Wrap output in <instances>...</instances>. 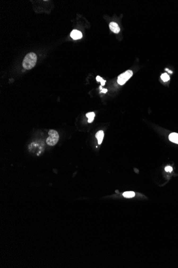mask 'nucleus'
Returning <instances> with one entry per match:
<instances>
[{
	"label": "nucleus",
	"mask_w": 178,
	"mask_h": 268,
	"mask_svg": "<svg viewBox=\"0 0 178 268\" xmlns=\"http://www.w3.org/2000/svg\"><path fill=\"white\" fill-rule=\"evenodd\" d=\"M37 62V56L34 53L27 54L22 62L23 68L26 70H30L34 67Z\"/></svg>",
	"instance_id": "1"
},
{
	"label": "nucleus",
	"mask_w": 178,
	"mask_h": 268,
	"mask_svg": "<svg viewBox=\"0 0 178 268\" xmlns=\"http://www.w3.org/2000/svg\"><path fill=\"white\" fill-rule=\"evenodd\" d=\"M49 137L47 139V143L50 146H53L58 143L59 135L57 131L54 129H50L48 133Z\"/></svg>",
	"instance_id": "2"
},
{
	"label": "nucleus",
	"mask_w": 178,
	"mask_h": 268,
	"mask_svg": "<svg viewBox=\"0 0 178 268\" xmlns=\"http://www.w3.org/2000/svg\"><path fill=\"white\" fill-rule=\"evenodd\" d=\"M133 75V72L131 70H127L125 71V72L123 73V74H121L120 76H118V79H117V83H118V84L121 85H123L125 83L127 80H129V79Z\"/></svg>",
	"instance_id": "3"
},
{
	"label": "nucleus",
	"mask_w": 178,
	"mask_h": 268,
	"mask_svg": "<svg viewBox=\"0 0 178 268\" xmlns=\"http://www.w3.org/2000/svg\"><path fill=\"white\" fill-rule=\"evenodd\" d=\"M82 33L80 31L76 30H74L70 33V37L74 40L80 39L82 37Z\"/></svg>",
	"instance_id": "4"
},
{
	"label": "nucleus",
	"mask_w": 178,
	"mask_h": 268,
	"mask_svg": "<svg viewBox=\"0 0 178 268\" xmlns=\"http://www.w3.org/2000/svg\"><path fill=\"white\" fill-rule=\"evenodd\" d=\"M109 28L110 30L114 33H118L120 31V28L118 24L115 22H111L109 24Z\"/></svg>",
	"instance_id": "5"
},
{
	"label": "nucleus",
	"mask_w": 178,
	"mask_h": 268,
	"mask_svg": "<svg viewBox=\"0 0 178 268\" xmlns=\"http://www.w3.org/2000/svg\"><path fill=\"white\" fill-rule=\"evenodd\" d=\"M169 138L171 142L178 144V133H172L169 135Z\"/></svg>",
	"instance_id": "6"
},
{
	"label": "nucleus",
	"mask_w": 178,
	"mask_h": 268,
	"mask_svg": "<svg viewBox=\"0 0 178 268\" xmlns=\"http://www.w3.org/2000/svg\"><path fill=\"white\" fill-rule=\"evenodd\" d=\"M104 133L103 131L100 130L99 131H98V132L96 133V137L97 138V139H98V143H99V144H100L102 143V140H103L104 139Z\"/></svg>",
	"instance_id": "7"
},
{
	"label": "nucleus",
	"mask_w": 178,
	"mask_h": 268,
	"mask_svg": "<svg viewBox=\"0 0 178 268\" xmlns=\"http://www.w3.org/2000/svg\"><path fill=\"white\" fill-rule=\"evenodd\" d=\"M86 116L88 118V122L90 123L93 121L95 117V114L93 112H88L86 114Z\"/></svg>",
	"instance_id": "8"
},
{
	"label": "nucleus",
	"mask_w": 178,
	"mask_h": 268,
	"mask_svg": "<svg viewBox=\"0 0 178 268\" xmlns=\"http://www.w3.org/2000/svg\"><path fill=\"white\" fill-rule=\"evenodd\" d=\"M135 193L132 191L125 192L123 193V196L126 198H132L135 196Z\"/></svg>",
	"instance_id": "9"
},
{
	"label": "nucleus",
	"mask_w": 178,
	"mask_h": 268,
	"mask_svg": "<svg viewBox=\"0 0 178 268\" xmlns=\"http://www.w3.org/2000/svg\"><path fill=\"white\" fill-rule=\"evenodd\" d=\"M161 79H162V80L163 81H164V82H166V81H168L169 80V79H170V78H169V76L166 74V73H165V74H163L162 75H161Z\"/></svg>",
	"instance_id": "10"
},
{
	"label": "nucleus",
	"mask_w": 178,
	"mask_h": 268,
	"mask_svg": "<svg viewBox=\"0 0 178 268\" xmlns=\"http://www.w3.org/2000/svg\"><path fill=\"white\" fill-rule=\"evenodd\" d=\"M165 170L166 171V172H172V171L173 170V169H172V167L170 166H166V167H165Z\"/></svg>",
	"instance_id": "11"
},
{
	"label": "nucleus",
	"mask_w": 178,
	"mask_h": 268,
	"mask_svg": "<svg viewBox=\"0 0 178 268\" xmlns=\"http://www.w3.org/2000/svg\"><path fill=\"white\" fill-rule=\"evenodd\" d=\"M100 83H101V86H104L105 85V83H106V80H104L103 79H102V80L100 81Z\"/></svg>",
	"instance_id": "12"
},
{
	"label": "nucleus",
	"mask_w": 178,
	"mask_h": 268,
	"mask_svg": "<svg viewBox=\"0 0 178 268\" xmlns=\"http://www.w3.org/2000/svg\"><path fill=\"white\" fill-rule=\"evenodd\" d=\"M102 78H101V77H100V76H97V77H96V80H97V81H100H100L102 80Z\"/></svg>",
	"instance_id": "13"
},
{
	"label": "nucleus",
	"mask_w": 178,
	"mask_h": 268,
	"mask_svg": "<svg viewBox=\"0 0 178 268\" xmlns=\"http://www.w3.org/2000/svg\"><path fill=\"white\" fill-rule=\"evenodd\" d=\"M107 89H106V88H104L101 90V92L104 93H107Z\"/></svg>",
	"instance_id": "14"
},
{
	"label": "nucleus",
	"mask_w": 178,
	"mask_h": 268,
	"mask_svg": "<svg viewBox=\"0 0 178 268\" xmlns=\"http://www.w3.org/2000/svg\"><path fill=\"white\" fill-rule=\"evenodd\" d=\"M165 70L167 71L169 73H170V74H172V71H170L168 69H165Z\"/></svg>",
	"instance_id": "15"
},
{
	"label": "nucleus",
	"mask_w": 178,
	"mask_h": 268,
	"mask_svg": "<svg viewBox=\"0 0 178 268\" xmlns=\"http://www.w3.org/2000/svg\"><path fill=\"white\" fill-rule=\"evenodd\" d=\"M100 89H102V87H101V86H100Z\"/></svg>",
	"instance_id": "16"
}]
</instances>
